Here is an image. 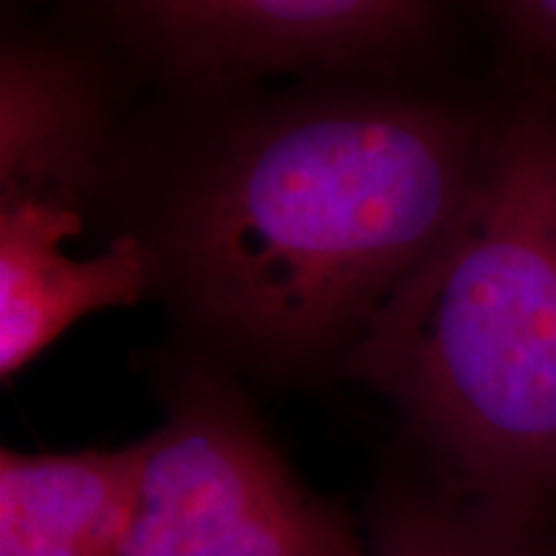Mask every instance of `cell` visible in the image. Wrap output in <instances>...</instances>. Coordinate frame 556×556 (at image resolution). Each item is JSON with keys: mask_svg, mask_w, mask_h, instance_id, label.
<instances>
[{"mask_svg": "<svg viewBox=\"0 0 556 556\" xmlns=\"http://www.w3.org/2000/svg\"><path fill=\"white\" fill-rule=\"evenodd\" d=\"M486 137L405 93H332L206 142L148 242L155 281L222 351L343 358L467 204Z\"/></svg>", "mask_w": 556, "mask_h": 556, "instance_id": "obj_1", "label": "cell"}, {"mask_svg": "<svg viewBox=\"0 0 556 556\" xmlns=\"http://www.w3.org/2000/svg\"><path fill=\"white\" fill-rule=\"evenodd\" d=\"M462 497L556 536V122L490 131L458 217L340 358Z\"/></svg>", "mask_w": 556, "mask_h": 556, "instance_id": "obj_2", "label": "cell"}, {"mask_svg": "<svg viewBox=\"0 0 556 556\" xmlns=\"http://www.w3.org/2000/svg\"><path fill=\"white\" fill-rule=\"evenodd\" d=\"M124 556H377L336 503L294 475L245 394L193 366L142 438Z\"/></svg>", "mask_w": 556, "mask_h": 556, "instance_id": "obj_3", "label": "cell"}, {"mask_svg": "<svg viewBox=\"0 0 556 556\" xmlns=\"http://www.w3.org/2000/svg\"><path fill=\"white\" fill-rule=\"evenodd\" d=\"M73 3L131 58L189 86L394 58L420 45L443 11V0Z\"/></svg>", "mask_w": 556, "mask_h": 556, "instance_id": "obj_4", "label": "cell"}, {"mask_svg": "<svg viewBox=\"0 0 556 556\" xmlns=\"http://www.w3.org/2000/svg\"><path fill=\"white\" fill-rule=\"evenodd\" d=\"M109 160L111 101L96 60L50 34H5L0 58L3 206L39 201L80 212L101 191Z\"/></svg>", "mask_w": 556, "mask_h": 556, "instance_id": "obj_5", "label": "cell"}, {"mask_svg": "<svg viewBox=\"0 0 556 556\" xmlns=\"http://www.w3.org/2000/svg\"><path fill=\"white\" fill-rule=\"evenodd\" d=\"M83 214L39 201L0 208V374L16 377L70 325L131 307L155 281L148 242L122 235L93 258L62 253Z\"/></svg>", "mask_w": 556, "mask_h": 556, "instance_id": "obj_6", "label": "cell"}, {"mask_svg": "<svg viewBox=\"0 0 556 556\" xmlns=\"http://www.w3.org/2000/svg\"><path fill=\"white\" fill-rule=\"evenodd\" d=\"M142 443L0 454V556H124Z\"/></svg>", "mask_w": 556, "mask_h": 556, "instance_id": "obj_7", "label": "cell"}, {"mask_svg": "<svg viewBox=\"0 0 556 556\" xmlns=\"http://www.w3.org/2000/svg\"><path fill=\"white\" fill-rule=\"evenodd\" d=\"M368 544L377 556H556V536L510 523L443 482L409 479L374 495Z\"/></svg>", "mask_w": 556, "mask_h": 556, "instance_id": "obj_8", "label": "cell"}, {"mask_svg": "<svg viewBox=\"0 0 556 556\" xmlns=\"http://www.w3.org/2000/svg\"><path fill=\"white\" fill-rule=\"evenodd\" d=\"M516 50L556 78V0H477Z\"/></svg>", "mask_w": 556, "mask_h": 556, "instance_id": "obj_9", "label": "cell"}]
</instances>
